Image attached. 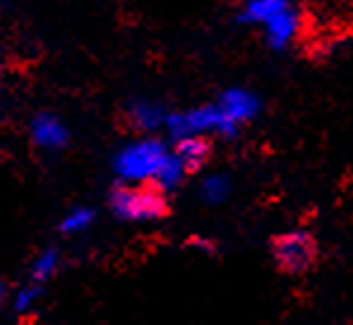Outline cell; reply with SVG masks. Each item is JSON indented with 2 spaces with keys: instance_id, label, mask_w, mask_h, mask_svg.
Listing matches in <instances>:
<instances>
[{
  "instance_id": "5",
  "label": "cell",
  "mask_w": 353,
  "mask_h": 325,
  "mask_svg": "<svg viewBox=\"0 0 353 325\" xmlns=\"http://www.w3.org/2000/svg\"><path fill=\"white\" fill-rule=\"evenodd\" d=\"M62 266V254L55 247H46L34 257L29 266V283L46 287V283H50L55 278V273Z\"/></svg>"
},
{
  "instance_id": "2",
  "label": "cell",
  "mask_w": 353,
  "mask_h": 325,
  "mask_svg": "<svg viewBox=\"0 0 353 325\" xmlns=\"http://www.w3.org/2000/svg\"><path fill=\"white\" fill-rule=\"evenodd\" d=\"M316 240L306 230L285 233L273 242V259L285 273H306L316 264Z\"/></svg>"
},
{
  "instance_id": "11",
  "label": "cell",
  "mask_w": 353,
  "mask_h": 325,
  "mask_svg": "<svg viewBox=\"0 0 353 325\" xmlns=\"http://www.w3.org/2000/svg\"><path fill=\"white\" fill-rule=\"evenodd\" d=\"M43 295V287L41 285H34L26 280V285H21L17 292L12 295V308L17 313H26L29 308H34L38 304V299H41Z\"/></svg>"
},
{
  "instance_id": "7",
  "label": "cell",
  "mask_w": 353,
  "mask_h": 325,
  "mask_svg": "<svg viewBox=\"0 0 353 325\" xmlns=\"http://www.w3.org/2000/svg\"><path fill=\"white\" fill-rule=\"evenodd\" d=\"M256 107H259L256 100H254L249 93H244V90H232V93L225 95L221 115H223L230 124H235V121H244V119L256 115Z\"/></svg>"
},
{
  "instance_id": "6",
  "label": "cell",
  "mask_w": 353,
  "mask_h": 325,
  "mask_svg": "<svg viewBox=\"0 0 353 325\" xmlns=\"http://www.w3.org/2000/svg\"><path fill=\"white\" fill-rule=\"evenodd\" d=\"M299 26H301V19H299V12L294 8L280 12L275 19H270L265 24V31H268V41L273 43L275 48H285L294 36L299 34Z\"/></svg>"
},
{
  "instance_id": "9",
  "label": "cell",
  "mask_w": 353,
  "mask_h": 325,
  "mask_svg": "<svg viewBox=\"0 0 353 325\" xmlns=\"http://www.w3.org/2000/svg\"><path fill=\"white\" fill-rule=\"evenodd\" d=\"M183 176H185V169L181 166V161L176 159V155H168L166 161H164V166H161L159 173H157L154 183H157V188L164 193V190H171V188H176L178 183L183 181Z\"/></svg>"
},
{
  "instance_id": "4",
  "label": "cell",
  "mask_w": 353,
  "mask_h": 325,
  "mask_svg": "<svg viewBox=\"0 0 353 325\" xmlns=\"http://www.w3.org/2000/svg\"><path fill=\"white\" fill-rule=\"evenodd\" d=\"M209 152L211 150L206 140H202L199 135H185L176 148V159L181 161V166L188 173V171L202 169L206 159H209Z\"/></svg>"
},
{
  "instance_id": "13",
  "label": "cell",
  "mask_w": 353,
  "mask_h": 325,
  "mask_svg": "<svg viewBox=\"0 0 353 325\" xmlns=\"http://www.w3.org/2000/svg\"><path fill=\"white\" fill-rule=\"evenodd\" d=\"M5 302H8V283L0 278V306H3Z\"/></svg>"
},
{
  "instance_id": "8",
  "label": "cell",
  "mask_w": 353,
  "mask_h": 325,
  "mask_svg": "<svg viewBox=\"0 0 353 325\" xmlns=\"http://www.w3.org/2000/svg\"><path fill=\"white\" fill-rule=\"evenodd\" d=\"M290 0H252L244 10V19L247 21H259V24H268L270 19H275L280 12L290 10Z\"/></svg>"
},
{
  "instance_id": "3",
  "label": "cell",
  "mask_w": 353,
  "mask_h": 325,
  "mask_svg": "<svg viewBox=\"0 0 353 325\" xmlns=\"http://www.w3.org/2000/svg\"><path fill=\"white\" fill-rule=\"evenodd\" d=\"M166 150L157 140H143V143L128 148L126 152L119 157L117 169L123 178L135 183L154 181L159 169L166 161Z\"/></svg>"
},
{
  "instance_id": "10",
  "label": "cell",
  "mask_w": 353,
  "mask_h": 325,
  "mask_svg": "<svg viewBox=\"0 0 353 325\" xmlns=\"http://www.w3.org/2000/svg\"><path fill=\"white\" fill-rule=\"evenodd\" d=\"M93 211L85 209V207H79V209H72L67 216L62 219V224H59V230L64 233V235H76V233H83L88 230L90 226H93Z\"/></svg>"
},
{
  "instance_id": "1",
  "label": "cell",
  "mask_w": 353,
  "mask_h": 325,
  "mask_svg": "<svg viewBox=\"0 0 353 325\" xmlns=\"http://www.w3.org/2000/svg\"><path fill=\"white\" fill-rule=\"evenodd\" d=\"M110 207L123 221H157L166 216L168 204L157 186H121L112 193Z\"/></svg>"
},
{
  "instance_id": "12",
  "label": "cell",
  "mask_w": 353,
  "mask_h": 325,
  "mask_svg": "<svg viewBox=\"0 0 353 325\" xmlns=\"http://www.w3.org/2000/svg\"><path fill=\"white\" fill-rule=\"evenodd\" d=\"M230 193V181L225 176H209L206 181L202 183V197L204 202L209 204H219L223 202Z\"/></svg>"
}]
</instances>
